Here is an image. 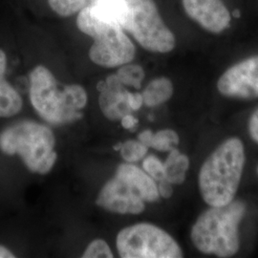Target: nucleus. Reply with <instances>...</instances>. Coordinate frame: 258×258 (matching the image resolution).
<instances>
[{
    "label": "nucleus",
    "mask_w": 258,
    "mask_h": 258,
    "mask_svg": "<svg viewBox=\"0 0 258 258\" xmlns=\"http://www.w3.org/2000/svg\"><path fill=\"white\" fill-rule=\"evenodd\" d=\"M245 166V148L239 138L227 139L204 162L199 172V189L210 207L234 200Z\"/></svg>",
    "instance_id": "f257e3e1"
},
{
    "label": "nucleus",
    "mask_w": 258,
    "mask_h": 258,
    "mask_svg": "<svg viewBox=\"0 0 258 258\" xmlns=\"http://www.w3.org/2000/svg\"><path fill=\"white\" fill-rule=\"evenodd\" d=\"M30 100L43 120L59 125L82 118L87 94L79 84L59 88L53 73L45 66L37 65L30 73Z\"/></svg>",
    "instance_id": "f03ea898"
},
{
    "label": "nucleus",
    "mask_w": 258,
    "mask_h": 258,
    "mask_svg": "<svg viewBox=\"0 0 258 258\" xmlns=\"http://www.w3.org/2000/svg\"><path fill=\"white\" fill-rule=\"evenodd\" d=\"M247 211L241 200L211 207L198 217L190 232L194 247L205 254L231 257L240 248L239 226Z\"/></svg>",
    "instance_id": "7ed1b4c3"
},
{
    "label": "nucleus",
    "mask_w": 258,
    "mask_h": 258,
    "mask_svg": "<svg viewBox=\"0 0 258 258\" xmlns=\"http://www.w3.org/2000/svg\"><path fill=\"white\" fill-rule=\"evenodd\" d=\"M160 198L158 185L145 170L131 163L121 164L116 174L103 185L96 203L108 212L120 214H140L146 202Z\"/></svg>",
    "instance_id": "20e7f679"
},
{
    "label": "nucleus",
    "mask_w": 258,
    "mask_h": 258,
    "mask_svg": "<svg viewBox=\"0 0 258 258\" xmlns=\"http://www.w3.org/2000/svg\"><path fill=\"white\" fill-rule=\"evenodd\" d=\"M55 138L52 130L32 120H22L0 133V150L18 155L32 172L46 174L55 164Z\"/></svg>",
    "instance_id": "39448f33"
},
{
    "label": "nucleus",
    "mask_w": 258,
    "mask_h": 258,
    "mask_svg": "<svg viewBox=\"0 0 258 258\" xmlns=\"http://www.w3.org/2000/svg\"><path fill=\"white\" fill-rule=\"evenodd\" d=\"M77 26L94 39L89 50V57L94 63L114 68L134 59L136 49L120 24L99 17L91 5L79 12Z\"/></svg>",
    "instance_id": "423d86ee"
},
{
    "label": "nucleus",
    "mask_w": 258,
    "mask_h": 258,
    "mask_svg": "<svg viewBox=\"0 0 258 258\" xmlns=\"http://www.w3.org/2000/svg\"><path fill=\"white\" fill-rule=\"evenodd\" d=\"M121 28L150 52L166 54L175 48V36L164 22L154 0H127Z\"/></svg>",
    "instance_id": "0eeeda50"
},
{
    "label": "nucleus",
    "mask_w": 258,
    "mask_h": 258,
    "mask_svg": "<svg viewBox=\"0 0 258 258\" xmlns=\"http://www.w3.org/2000/svg\"><path fill=\"white\" fill-rule=\"evenodd\" d=\"M116 246L122 258H180L183 251L166 231L149 223H139L118 233Z\"/></svg>",
    "instance_id": "6e6552de"
},
{
    "label": "nucleus",
    "mask_w": 258,
    "mask_h": 258,
    "mask_svg": "<svg viewBox=\"0 0 258 258\" xmlns=\"http://www.w3.org/2000/svg\"><path fill=\"white\" fill-rule=\"evenodd\" d=\"M223 96L237 99L258 98V55L248 57L227 69L217 82Z\"/></svg>",
    "instance_id": "1a4fd4ad"
},
{
    "label": "nucleus",
    "mask_w": 258,
    "mask_h": 258,
    "mask_svg": "<svg viewBox=\"0 0 258 258\" xmlns=\"http://www.w3.org/2000/svg\"><path fill=\"white\" fill-rule=\"evenodd\" d=\"M189 19L205 30L219 34L230 26L231 14L222 0H182Z\"/></svg>",
    "instance_id": "9d476101"
},
{
    "label": "nucleus",
    "mask_w": 258,
    "mask_h": 258,
    "mask_svg": "<svg viewBox=\"0 0 258 258\" xmlns=\"http://www.w3.org/2000/svg\"><path fill=\"white\" fill-rule=\"evenodd\" d=\"M98 89L101 91L100 107L107 119L119 120L130 114L132 110L127 101L129 91L124 88L117 75H110L104 82L99 83Z\"/></svg>",
    "instance_id": "9b49d317"
},
{
    "label": "nucleus",
    "mask_w": 258,
    "mask_h": 258,
    "mask_svg": "<svg viewBox=\"0 0 258 258\" xmlns=\"http://www.w3.org/2000/svg\"><path fill=\"white\" fill-rule=\"evenodd\" d=\"M7 56L0 49V117L9 118L19 114L23 102L19 92L5 79Z\"/></svg>",
    "instance_id": "f8f14e48"
},
{
    "label": "nucleus",
    "mask_w": 258,
    "mask_h": 258,
    "mask_svg": "<svg viewBox=\"0 0 258 258\" xmlns=\"http://www.w3.org/2000/svg\"><path fill=\"white\" fill-rule=\"evenodd\" d=\"M144 103L148 107H155L167 102L173 95V84L167 78H157L148 83L142 93Z\"/></svg>",
    "instance_id": "ddd939ff"
},
{
    "label": "nucleus",
    "mask_w": 258,
    "mask_h": 258,
    "mask_svg": "<svg viewBox=\"0 0 258 258\" xmlns=\"http://www.w3.org/2000/svg\"><path fill=\"white\" fill-rule=\"evenodd\" d=\"M165 165L166 179L172 184H183L185 180V174L189 167V159L182 154L177 148L169 151Z\"/></svg>",
    "instance_id": "4468645a"
},
{
    "label": "nucleus",
    "mask_w": 258,
    "mask_h": 258,
    "mask_svg": "<svg viewBox=\"0 0 258 258\" xmlns=\"http://www.w3.org/2000/svg\"><path fill=\"white\" fill-rule=\"evenodd\" d=\"M91 6L99 17L122 26L127 13V0H95Z\"/></svg>",
    "instance_id": "2eb2a0df"
},
{
    "label": "nucleus",
    "mask_w": 258,
    "mask_h": 258,
    "mask_svg": "<svg viewBox=\"0 0 258 258\" xmlns=\"http://www.w3.org/2000/svg\"><path fill=\"white\" fill-rule=\"evenodd\" d=\"M116 75L124 86H131L136 89L142 87V83L145 79L143 67L138 64H130V62L120 66Z\"/></svg>",
    "instance_id": "dca6fc26"
},
{
    "label": "nucleus",
    "mask_w": 258,
    "mask_h": 258,
    "mask_svg": "<svg viewBox=\"0 0 258 258\" xmlns=\"http://www.w3.org/2000/svg\"><path fill=\"white\" fill-rule=\"evenodd\" d=\"M180 143V138L174 130L164 129L153 134L149 148H154L161 152H169Z\"/></svg>",
    "instance_id": "f3484780"
},
{
    "label": "nucleus",
    "mask_w": 258,
    "mask_h": 258,
    "mask_svg": "<svg viewBox=\"0 0 258 258\" xmlns=\"http://www.w3.org/2000/svg\"><path fill=\"white\" fill-rule=\"evenodd\" d=\"M120 155L126 163H136L144 159L148 153V148L140 141L128 140L120 144Z\"/></svg>",
    "instance_id": "a211bd4d"
},
{
    "label": "nucleus",
    "mask_w": 258,
    "mask_h": 258,
    "mask_svg": "<svg viewBox=\"0 0 258 258\" xmlns=\"http://www.w3.org/2000/svg\"><path fill=\"white\" fill-rule=\"evenodd\" d=\"M50 8L60 17L68 18L85 7V0H48Z\"/></svg>",
    "instance_id": "6ab92c4d"
},
{
    "label": "nucleus",
    "mask_w": 258,
    "mask_h": 258,
    "mask_svg": "<svg viewBox=\"0 0 258 258\" xmlns=\"http://www.w3.org/2000/svg\"><path fill=\"white\" fill-rule=\"evenodd\" d=\"M143 168L155 181L160 182L166 179L165 165L159 158L154 155H149L144 159Z\"/></svg>",
    "instance_id": "aec40b11"
},
{
    "label": "nucleus",
    "mask_w": 258,
    "mask_h": 258,
    "mask_svg": "<svg viewBox=\"0 0 258 258\" xmlns=\"http://www.w3.org/2000/svg\"><path fill=\"white\" fill-rule=\"evenodd\" d=\"M83 258H110L113 257V253L109 245L102 239H96L92 241L83 252Z\"/></svg>",
    "instance_id": "412c9836"
},
{
    "label": "nucleus",
    "mask_w": 258,
    "mask_h": 258,
    "mask_svg": "<svg viewBox=\"0 0 258 258\" xmlns=\"http://www.w3.org/2000/svg\"><path fill=\"white\" fill-rule=\"evenodd\" d=\"M249 136L258 144V109L252 113L248 123Z\"/></svg>",
    "instance_id": "4be33fe9"
},
{
    "label": "nucleus",
    "mask_w": 258,
    "mask_h": 258,
    "mask_svg": "<svg viewBox=\"0 0 258 258\" xmlns=\"http://www.w3.org/2000/svg\"><path fill=\"white\" fill-rule=\"evenodd\" d=\"M127 101H128L129 107L132 111L139 110L144 104L143 95L141 93L128 92Z\"/></svg>",
    "instance_id": "5701e85b"
},
{
    "label": "nucleus",
    "mask_w": 258,
    "mask_h": 258,
    "mask_svg": "<svg viewBox=\"0 0 258 258\" xmlns=\"http://www.w3.org/2000/svg\"><path fill=\"white\" fill-rule=\"evenodd\" d=\"M158 190H159L160 196H162L163 198L168 199L172 196V194H173L172 184L170 182H168L166 179H164L159 182Z\"/></svg>",
    "instance_id": "b1692460"
},
{
    "label": "nucleus",
    "mask_w": 258,
    "mask_h": 258,
    "mask_svg": "<svg viewBox=\"0 0 258 258\" xmlns=\"http://www.w3.org/2000/svg\"><path fill=\"white\" fill-rule=\"evenodd\" d=\"M121 125L122 127L128 130H132L135 128L138 124V119H136L134 116H132L131 114H127L125 116H123L121 119Z\"/></svg>",
    "instance_id": "393cba45"
},
{
    "label": "nucleus",
    "mask_w": 258,
    "mask_h": 258,
    "mask_svg": "<svg viewBox=\"0 0 258 258\" xmlns=\"http://www.w3.org/2000/svg\"><path fill=\"white\" fill-rule=\"evenodd\" d=\"M152 136H153V133H152L151 130H145V131H143L139 134L138 140L143 145H145L146 147L149 148V145H150V141L152 139Z\"/></svg>",
    "instance_id": "a878e982"
},
{
    "label": "nucleus",
    "mask_w": 258,
    "mask_h": 258,
    "mask_svg": "<svg viewBox=\"0 0 258 258\" xmlns=\"http://www.w3.org/2000/svg\"><path fill=\"white\" fill-rule=\"evenodd\" d=\"M14 253L4 246H0V258H14Z\"/></svg>",
    "instance_id": "bb28decb"
},
{
    "label": "nucleus",
    "mask_w": 258,
    "mask_h": 258,
    "mask_svg": "<svg viewBox=\"0 0 258 258\" xmlns=\"http://www.w3.org/2000/svg\"><path fill=\"white\" fill-rule=\"evenodd\" d=\"M257 173H258V167H257Z\"/></svg>",
    "instance_id": "cd10ccee"
}]
</instances>
